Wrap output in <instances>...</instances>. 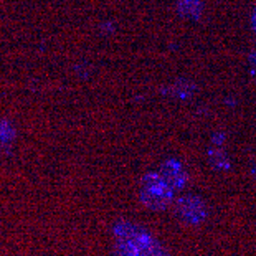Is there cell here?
<instances>
[{"label":"cell","mask_w":256,"mask_h":256,"mask_svg":"<svg viewBox=\"0 0 256 256\" xmlns=\"http://www.w3.org/2000/svg\"><path fill=\"white\" fill-rule=\"evenodd\" d=\"M174 198V188L162 174H147L140 187V200L150 210H164Z\"/></svg>","instance_id":"cell-2"},{"label":"cell","mask_w":256,"mask_h":256,"mask_svg":"<svg viewBox=\"0 0 256 256\" xmlns=\"http://www.w3.org/2000/svg\"><path fill=\"white\" fill-rule=\"evenodd\" d=\"M114 256H170L159 240L136 223H118L114 228Z\"/></svg>","instance_id":"cell-1"},{"label":"cell","mask_w":256,"mask_h":256,"mask_svg":"<svg viewBox=\"0 0 256 256\" xmlns=\"http://www.w3.org/2000/svg\"><path fill=\"white\" fill-rule=\"evenodd\" d=\"M160 174L174 190H180L184 188V185L187 184V176H185L182 166L176 160H167L166 164L162 166Z\"/></svg>","instance_id":"cell-4"},{"label":"cell","mask_w":256,"mask_h":256,"mask_svg":"<svg viewBox=\"0 0 256 256\" xmlns=\"http://www.w3.org/2000/svg\"><path fill=\"white\" fill-rule=\"evenodd\" d=\"M176 215L187 225H200L206 218V205L198 197H182L176 204Z\"/></svg>","instance_id":"cell-3"}]
</instances>
